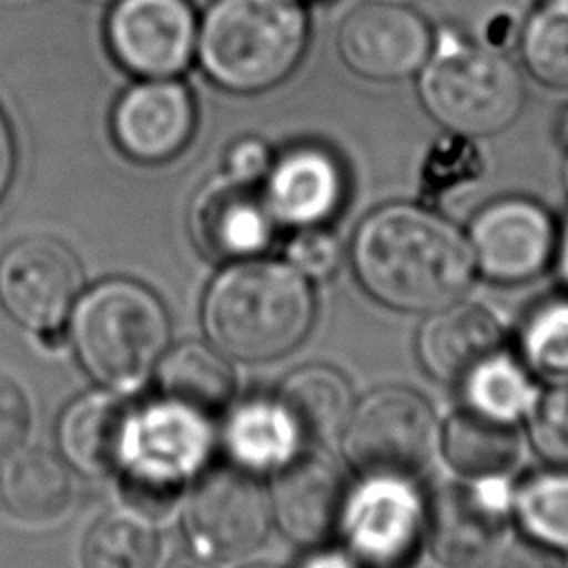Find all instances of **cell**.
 <instances>
[{"mask_svg": "<svg viewBox=\"0 0 568 568\" xmlns=\"http://www.w3.org/2000/svg\"><path fill=\"white\" fill-rule=\"evenodd\" d=\"M131 408L109 393L75 399L60 419L58 439L64 455L84 473L120 468Z\"/></svg>", "mask_w": 568, "mask_h": 568, "instance_id": "cell-21", "label": "cell"}, {"mask_svg": "<svg viewBox=\"0 0 568 568\" xmlns=\"http://www.w3.org/2000/svg\"><path fill=\"white\" fill-rule=\"evenodd\" d=\"M351 262L362 288L402 313L426 315L457 302L477 277L464 229L413 202H388L364 215Z\"/></svg>", "mask_w": 568, "mask_h": 568, "instance_id": "cell-1", "label": "cell"}, {"mask_svg": "<svg viewBox=\"0 0 568 568\" xmlns=\"http://www.w3.org/2000/svg\"><path fill=\"white\" fill-rule=\"evenodd\" d=\"M519 359L535 377L568 382V297L537 304L519 328Z\"/></svg>", "mask_w": 568, "mask_h": 568, "instance_id": "cell-30", "label": "cell"}, {"mask_svg": "<svg viewBox=\"0 0 568 568\" xmlns=\"http://www.w3.org/2000/svg\"><path fill=\"white\" fill-rule=\"evenodd\" d=\"M120 64L144 78L182 71L195 47V16L186 0H118L106 22Z\"/></svg>", "mask_w": 568, "mask_h": 568, "instance_id": "cell-14", "label": "cell"}, {"mask_svg": "<svg viewBox=\"0 0 568 568\" xmlns=\"http://www.w3.org/2000/svg\"><path fill=\"white\" fill-rule=\"evenodd\" d=\"M211 448L206 415L173 399L131 410L120 470L124 495L142 515H160L180 497Z\"/></svg>", "mask_w": 568, "mask_h": 568, "instance_id": "cell-6", "label": "cell"}, {"mask_svg": "<svg viewBox=\"0 0 568 568\" xmlns=\"http://www.w3.org/2000/svg\"><path fill=\"white\" fill-rule=\"evenodd\" d=\"M189 224L206 257L242 262L271 244L275 217L253 184L222 175L195 195Z\"/></svg>", "mask_w": 568, "mask_h": 568, "instance_id": "cell-15", "label": "cell"}, {"mask_svg": "<svg viewBox=\"0 0 568 568\" xmlns=\"http://www.w3.org/2000/svg\"><path fill=\"white\" fill-rule=\"evenodd\" d=\"M313 317L308 277L277 262H240L226 268L204 300L211 339L246 362L286 355L308 335Z\"/></svg>", "mask_w": 568, "mask_h": 568, "instance_id": "cell-2", "label": "cell"}, {"mask_svg": "<svg viewBox=\"0 0 568 568\" xmlns=\"http://www.w3.org/2000/svg\"><path fill=\"white\" fill-rule=\"evenodd\" d=\"M428 20L402 0H366L339 20L335 47L348 71L371 82L417 75L433 49Z\"/></svg>", "mask_w": 568, "mask_h": 568, "instance_id": "cell-10", "label": "cell"}, {"mask_svg": "<svg viewBox=\"0 0 568 568\" xmlns=\"http://www.w3.org/2000/svg\"><path fill=\"white\" fill-rule=\"evenodd\" d=\"M477 275L524 284L552 264L557 224L546 206L508 195L484 204L464 229Z\"/></svg>", "mask_w": 568, "mask_h": 568, "instance_id": "cell-11", "label": "cell"}, {"mask_svg": "<svg viewBox=\"0 0 568 568\" xmlns=\"http://www.w3.org/2000/svg\"><path fill=\"white\" fill-rule=\"evenodd\" d=\"M519 55L537 84L568 93V2L539 0L519 29Z\"/></svg>", "mask_w": 568, "mask_h": 568, "instance_id": "cell-28", "label": "cell"}, {"mask_svg": "<svg viewBox=\"0 0 568 568\" xmlns=\"http://www.w3.org/2000/svg\"><path fill=\"white\" fill-rule=\"evenodd\" d=\"M291 264L304 275V277H328L339 260H342V246L333 233H328L324 226H308L300 229V233L291 240L288 248Z\"/></svg>", "mask_w": 568, "mask_h": 568, "instance_id": "cell-32", "label": "cell"}, {"mask_svg": "<svg viewBox=\"0 0 568 568\" xmlns=\"http://www.w3.org/2000/svg\"><path fill=\"white\" fill-rule=\"evenodd\" d=\"M550 2H568V0H550Z\"/></svg>", "mask_w": 568, "mask_h": 568, "instance_id": "cell-43", "label": "cell"}, {"mask_svg": "<svg viewBox=\"0 0 568 568\" xmlns=\"http://www.w3.org/2000/svg\"><path fill=\"white\" fill-rule=\"evenodd\" d=\"M13 173V138L7 118L0 111V197L9 186Z\"/></svg>", "mask_w": 568, "mask_h": 568, "instance_id": "cell-36", "label": "cell"}, {"mask_svg": "<svg viewBox=\"0 0 568 568\" xmlns=\"http://www.w3.org/2000/svg\"><path fill=\"white\" fill-rule=\"evenodd\" d=\"M73 495L71 470L47 450L16 455L2 475V499L24 521L44 524L62 517Z\"/></svg>", "mask_w": 568, "mask_h": 568, "instance_id": "cell-25", "label": "cell"}, {"mask_svg": "<svg viewBox=\"0 0 568 568\" xmlns=\"http://www.w3.org/2000/svg\"><path fill=\"white\" fill-rule=\"evenodd\" d=\"M229 453L251 470H280L302 442L291 415L280 399H248L240 404L224 430Z\"/></svg>", "mask_w": 568, "mask_h": 568, "instance_id": "cell-23", "label": "cell"}, {"mask_svg": "<svg viewBox=\"0 0 568 568\" xmlns=\"http://www.w3.org/2000/svg\"><path fill=\"white\" fill-rule=\"evenodd\" d=\"M526 422L535 450L550 466L568 468V382H555L541 393Z\"/></svg>", "mask_w": 568, "mask_h": 568, "instance_id": "cell-31", "label": "cell"}, {"mask_svg": "<svg viewBox=\"0 0 568 568\" xmlns=\"http://www.w3.org/2000/svg\"><path fill=\"white\" fill-rule=\"evenodd\" d=\"M555 271L564 286H568V217L561 229H557V242H555V255H552Z\"/></svg>", "mask_w": 568, "mask_h": 568, "instance_id": "cell-38", "label": "cell"}, {"mask_svg": "<svg viewBox=\"0 0 568 568\" xmlns=\"http://www.w3.org/2000/svg\"><path fill=\"white\" fill-rule=\"evenodd\" d=\"M490 568H568V555L526 535L506 537Z\"/></svg>", "mask_w": 568, "mask_h": 568, "instance_id": "cell-34", "label": "cell"}, {"mask_svg": "<svg viewBox=\"0 0 568 568\" xmlns=\"http://www.w3.org/2000/svg\"><path fill=\"white\" fill-rule=\"evenodd\" d=\"M344 195V169L322 146H295L266 173L264 197L273 217L297 229L324 226L339 211Z\"/></svg>", "mask_w": 568, "mask_h": 568, "instance_id": "cell-17", "label": "cell"}, {"mask_svg": "<svg viewBox=\"0 0 568 568\" xmlns=\"http://www.w3.org/2000/svg\"><path fill=\"white\" fill-rule=\"evenodd\" d=\"M246 568H284V566L271 564V561H260V564H251V566H246Z\"/></svg>", "mask_w": 568, "mask_h": 568, "instance_id": "cell-41", "label": "cell"}, {"mask_svg": "<svg viewBox=\"0 0 568 568\" xmlns=\"http://www.w3.org/2000/svg\"><path fill=\"white\" fill-rule=\"evenodd\" d=\"M344 495L346 486L333 462L302 455L280 468L271 508L291 539L320 546L337 530Z\"/></svg>", "mask_w": 568, "mask_h": 568, "instance_id": "cell-19", "label": "cell"}, {"mask_svg": "<svg viewBox=\"0 0 568 568\" xmlns=\"http://www.w3.org/2000/svg\"><path fill=\"white\" fill-rule=\"evenodd\" d=\"M559 142L564 146V173H561V178H564V186L568 191V111L564 113V118L559 122Z\"/></svg>", "mask_w": 568, "mask_h": 568, "instance_id": "cell-39", "label": "cell"}, {"mask_svg": "<svg viewBox=\"0 0 568 568\" xmlns=\"http://www.w3.org/2000/svg\"><path fill=\"white\" fill-rule=\"evenodd\" d=\"M513 521L521 535L568 555V468L550 466L515 484Z\"/></svg>", "mask_w": 568, "mask_h": 568, "instance_id": "cell-27", "label": "cell"}, {"mask_svg": "<svg viewBox=\"0 0 568 568\" xmlns=\"http://www.w3.org/2000/svg\"><path fill=\"white\" fill-rule=\"evenodd\" d=\"M160 539L142 513H109L84 537L82 568H155Z\"/></svg>", "mask_w": 568, "mask_h": 568, "instance_id": "cell-29", "label": "cell"}, {"mask_svg": "<svg viewBox=\"0 0 568 568\" xmlns=\"http://www.w3.org/2000/svg\"><path fill=\"white\" fill-rule=\"evenodd\" d=\"M277 399L291 415L302 442H331L342 437L355 406L348 379L326 364L295 368L282 382Z\"/></svg>", "mask_w": 568, "mask_h": 568, "instance_id": "cell-22", "label": "cell"}, {"mask_svg": "<svg viewBox=\"0 0 568 568\" xmlns=\"http://www.w3.org/2000/svg\"><path fill=\"white\" fill-rule=\"evenodd\" d=\"M31 408L24 393L9 377L0 375V464L13 459L29 435Z\"/></svg>", "mask_w": 568, "mask_h": 568, "instance_id": "cell-33", "label": "cell"}, {"mask_svg": "<svg viewBox=\"0 0 568 568\" xmlns=\"http://www.w3.org/2000/svg\"><path fill=\"white\" fill-rule=\"evenodd\" d=\"M300 568H362L348 550H320L304 559Z\"/></svg>", "mask_w": 568, "mask_h": 568, "instance_id": "cell-37", "label": "cell"}, {"mask_svg": "<svg viewBox=\"0 0 568 568\" xmlns=\"http://www.w3.org/2000/svg\"><path fill=\"white\" fill-rule=\"evenodd\" d=\"M89 2H111V0H89Z\"/></svg>", "mask_w": 568, "mask_h": 568, "instance_id": "cell-42", "label": "cell"}, {"mask_svg": "<svg viewBox=\"0 0 568 568\" xmlns=\"http://www.w3.org/2000/svg\"><path fill=\"white\" fill-rule=\"evenodd\" d=\"M308 18L300 0H215L200 27L204 71L231 91H264L300 62Z\"/></svg>", "mask_w": 568, "mask_h": 568, "instance_id": "cell-4", "label": "cell"}, {"mask_svg": "<svg viewBox=\"0 0 568 568\" xmlns=\"http://www.w3.org/2000/svg\"><path fill=\"white\" fill-rule=\"evenodd\" d=\"M158 384L166 399L213 415L233 395L235 377L231 366L213 348L189 342L173 348L160 364Z\"/></svg>", "mask_w": 568, "mask_h": 568, "instance_id": "cell-26", "label": "cell"}, {"mask_svg": "<svg viewBox=\"0 0 568 568\" xmlns=\"http://www.w3.org/2000/svg\"><path fill=\"white\" fill-rule=\"evenodd\" d=\"M71 339L82 366L100 384L135 390L169 339V317L146 286L109 280L91 288L75 306Z\"/></svg>", "mask_w": 568, "mask_h": 568, "instance_id": "cell-5", "label": "cell"}, {"mask_svg": "<svg viewBox=\"0 0 568 568\" xmlns=\"http://www.w3.org/2000/svg\"><path fill=\"white\" fill-rule=\"evenodd\" d=\"M80 284V262L58 240L29 237L0 257V300L16 322L38 333L60 328Z\"/></svg>", "mask_w": 568, "mask_h": 568, "instance_id": "cell-13", "label": "cell"}, {"mask_svg": "<svg viewBox=\"0 0 568 568\" xmlns=\"http://www.w3.org/2000/svg\"><path fill=\"white\" fill-rule=\"evenodd\" d=\"M193 124V100L175 80L140 82L120 98L113 111L115 142L138 162L173 158L189 142Z\"/></svg>", "mask_w": 568, "mask_h": 568, "instance_id": "cell-16", "label": "cell"}, {"mask_svg": "<svg viewBox=\"0 0 568 568\" xmlns=\"http://www.w3.org/2000/svg\"><path fill=\"white\" fill-rule=\"evenodd\" d=\"M504 348L497 317L464 297L426 313L417 331V359L435 382L459 384L481 359Z\"/></svg>", "mask_w": 568, "mask_h": 568, "instance_id": "cell-18", "label": "cell"}, {"mask_svg": "<svg viewBox=\"0 0 568 568\" xmlns=\"http://www.w3.org/2000/svg\"><path fill=\"white\" fill-rule=\"evenodd\" d=\"M164 568H213V566H209L206 559L182 555V557H175L173 561H169Z\"/></svg>", "mask_w": 568, "mask_h": 568, "instance_id": "cell-40", "label": "cell"}, {"mask_svg": "<svg viewBox=\"0 0 568 568\" xmlns=\"http://www.w3.org/2000/svg\"><path fill=\"white\" fill-rule=\"evenodd\" d=\"M415 78L426 115L457 138L501 133L526 102L517 64L495 44L462 29L435 31L433 49Z\"/></svg>", "mask_w": 568, "mask_h": 568, "instance_id": "cell-3", "label": "cell"}, {"mask_svg": "<svg viewBox=\"0 0 568 568\" xmlns=\"http://www.w3.org/2000/svg\"><path fill=\"white\" fill-rule=\"evenodd\" d=\"M439 426L419 393L406 386H379L355 402L339 439L359 475L417 479L439 453Z\"/></svg>", "mask_w": 568, "mask_h": 568, "instance_id": "cell-7", "label": "cell"}, {"mask_svg": "<svg viewBox=\"0 0 568 568\" xmlns=\"http://www.w3.org/2000/svg\"><path fill=\"white\" fill-rule=\"evenodd\" d=\"M457 386L468 410L513 426L530 417L541 395L519 355L504 348L481 359Z\"/></svg>", "mask_w": 568, "mask_h": 568, "instance_id": "cell-24", "label": "cell"}, {"mask_svg": "<svg viewBox=\"0 0 568 568\" xmlns=\"http://www.w3.org/2000/svg\"><path fill=\"white\" fill-rule=\"evenodd\" d=\"M437 455L459 479L510 477L521 459V437L517 426L464 408L439 426Z\"/></svg>", "mask_w": 568, "mask_h": 568, "instance_id": "cell-20", "label": "cell"}, {"mask_svg": "<svg viewBox=\"0 0 568 568\" xmlns=\"http://www.w3.org/2000/svg\"><path fill=\"white\" fill-rule=\"evenodd\" d=\"M184 524L197 555L235 561L264 541L271 526V499L248 473L217 466L193 488Z\"/></svg>", "mask_w": 568, "mask_h": 568, "instance_id": "cell-12", "label": "cell"}, {"mask_svg": "<svg viewBox=\"0 0 568 568\" xmlns=\"http://www.w3.org/2000/svg\"><path fill=\"white\" fill-rule=\"evenodd\" d=\"M271 151L257 138H242L231 144L226 153V175L253 184L271 169Z\"/></svg>", "mask_w": 568, "mask_h": 568, "instance_id": "cell-35", "label": "cell"}, {"mask_svg": "<svg viewBox=\"0 0 568 568\" xmlns=\"http://www.w3.org/2000/svg\"><path fill=\"white\" fill-rule=\"evenodd\" d=\"M510 477L462 479L428 499L426 544L442 568H490L513 519Z\"/></svg>", "mask_w": 568, "mask_h": 568, "instance_id": "cell-9", "label": "cell"}, {"mask_svg": "<svg viewBox=\"0 0 568 568\" xmlns=\"http://www.w3.org/2000/svg\"><path fill=\"white\" fill-rule=\"evenodd\" d=\"M426 515L417 479L362 475L346 488L337 530L362 568H406L426 544Z\"/></svg>", "mask_w": 568, "mask_h": 568, "instance_id": "cell-8", "label": "cell"}]
</instances>
